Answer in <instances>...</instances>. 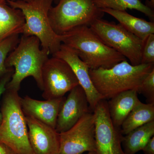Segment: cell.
I'll list each match as a JSON object with an SVG mask.
<instances>
[{"label":"cell","mask_w":154,"mask_h":154,"mask_svg":"<svg viewBox=\"0 0 154 154\" xmlns=\"http://www.w3.org/2000/svg\"><path fill=\"white\" fill-rule=\"evenodd\" d=\"M14 72V69L9 72L2 78H0V103H1L2 96L6 91V86L11 80ZM2 115L0 110V124L2 123Z\"/></svg>","instance_id":"cell-24"},{"label":"cell","mask_w":154,"mask_h":154,"mask_svg":"<svg viewBox=\"0 0 154 154\" xmlns=\"http://www.w3.org/2000/svg\"><path fill=\"white\" fill-rule=\"evenodd\" d=\"M25 116L33 154H59L60 133L55 128L32 116Z\"/></svg>","instance_id":"cell-12"},{"label":"cell","mask_w":154,"mask_h":154,"mask_svg":"<svg viewBox=\"0 0 154 154\" xmlns=\"http://www.w3.org/2000/svg\"><path fill=\"white\" fill-rule=\"evenodd\" d=\"M98 8L110 9L119 11L127 9L135 10L143 13L152 21H154L153 9L144 5L140 0H93Z\"/></svg>","instance_id":"cell-20"},{"label":"cell","mask_w":154,"mask_h":154,"mask_svg":"<svg viewBox=\"0 0 154 154\" xmlns=\"http://www.w3.org/2000/svg\"><path fill=\"white\" fill-rule=\"evenodd\" d=\"M154 135V120L136 128L123 136L122 147L125 154H136Z\"/></svg>","instance_id":"cell-18"},{"label":"cell","mask_w":154,"mask_h":154,"mask_svg":"<svg viewBox=\"0 0 154 154\" xmlns=\"http://www.w3.org/2000/svg\"><path fill=\"white\" fill-rule=\"evenodd\" d=\"M59 154H82L96 152L95 121L94 113L83 116L67 131L60 133Z\"/></svg>","instance_id":"cell-10"},{"label":"cell","mask_w":154,"mask_h":154,"mask_svg":"<svg viewBox=\"0 0 154 154\" xmlns=\"http://www.w3.org/2000/svg\"><path fill=\"white\" fill-rule=\"evenodd\" d=\"M42 97L45 100L63 97L79 85L67 63L54 56L49 58L45 64L42 70Z\"/></svg>","instance_id":"cell-8"},{"label":"cell","mask_w":154,"mask_h":154,"mask_svg":"<svg viewBox=\"0 0 154 154\" xmlns=\"http://www.w3.org/2000/svg\"><path fill=\"white\" fill-rule=\"evenodd\" d=\"M18 92L6 89L2 96L0 103L2 115L0 124V143L8 146L17 154H33Z\"/></svg>","instance_id":"cell-4"},{"label":"cell","mask_w":154,"mask_h":154,"mask_svg":"<svg viewBox=\"0 0 154 154\" xmlns=\"http://www.w3.org/2000/svg\"><path fill=\"white\" fill-rule=\"evenodd\" d=\"M0 154H17L8 146L0 143Z\"/></svg>","instance_id":"cell-26"},{"label":"cell","mask_w":154,"mask_h":154,"mask_svg":"<svg viewBox=\"0 0 154 154\" xmlns=\"http://www.w3.org/2000/svg\"><path fill=\"white\" fill-rule=\"evenodd\" d=\"M69 92L58 115L55 129L59 133L68 130L83 116L91 112L85 93L80 85Z\"/></svg>","instance_id":"cell-11"},{"label":"cell","mask_w":154,"mask_h":154,"mask_svg":"<svg viewBox=\"0 0 154 154\" xmlns=\"http://www.w3.org/2000/svg\"><path fill=\"white\" fill-rule=\"evenodd\" d=\"M19 40V35H15L0 42V78L9 72L13 68H8L5 66V61L8 55L16 48Z\"/></svg>","instance_id":"cell-21"},{"label":"cell","mask_w":154,"mask_h":154,"mask_svg":"<svg viewBox=\"0 0 154 154\" xmlns=\"http://www.w3.org/2000/svg\"><path fill=\"white\" fill-rule=\"evenodd\" d=\"M137 92L146 97L148 103L154 104V68L144 78Z\"/></svg>","instance_id":"cell-22"},{"label":"cell","mask_w":154,"mask_h":154,"mask_svg":"<svg viewBox=\"0 0 154 154\" xmlns=\"http://www.w3.org/2000/svg\"><path fill=\"white\" fill-rule=\"evenodd\" d=\"M90 27L106 45L129 61L131 64H141L144 41L120 24L102 19H96Z\"/></svg>","instance_id":"cell-7"},{"label":"cell","mask_w":154,"mask_h":154,"mask_svg":"<svg viewBox=\"0 0 154 154\" xmlns=\"http://www.w3.org/2000/svg\"><path fill=\"white\" fill-rule=\"evenodd\" d=\"M154 68L152 64L132 65L126 60L110 68L89 69V72L96 91L106 100L125 91H137L144 78Z\"/></svg>","instance_id":"cell-3"},{"label":"cell","mask_w":154,"mask_h":154,"mask_svg":"<svg viewBox=\"0 0 154 154\" xmlns=\"http://www.w3.org/2000/svg\"><path fill=\"white\" fill-rule=\"evenodd\" d=\"M60 38L62 44L73 50L89 69L110 68L127 60L106 45L90 26L76 27L60 35Z\"/></svg>","instance_id":"cell-2"},{"label":"cell","mask_w":154,"mask_h":154,"mask_svg":"<svg viewBox=\"0 0 154 154\" xmlns=\"http://www.w3.org/2000/svg\"><path fill=\"white\" fill-rule=\"evenodd\" d=\"M65 97L40 101L26 96L20 98V104L25 116L36 119L55 128L58 115Z\"/></svg>","instance_id":"cell-14"},{"label":"cell","mask_w":154,"mask_h":154,"mask_svg":"<svg viewBox=\"0 0 154 154\" xmlns=\"http://www.w3.org/2000/svg\"><path fill=\"white\" fill-rule=\"evenodd\" d=\"M149 3V5H150V7L152 9L154 6V0H150Z\"/></svg>","instance_id":"cell-27"},{"label":"cell","mask_w":154,"mask_h":154,"mask_svg":"<svg viewBox=\"0 0 154 154\" xmlns=\"http://www.w3.org/2000/svg\"><path fill=\"white\" fill-rule=\"evenodd\" d=\"M8 4L22 11L25 23L23 35L36 36L41 47L53 55L60 48V35L52 29L50 22L49 11L54 0H33L30 2L6 0Z\"/></svg>","instance_id":"cell-5"},{"label":"cell","mask_w":154,"mask_h":154,"mask_svg":"<svg viewBox=\"0 0 154 154\" xmlns=\"http://www.w3.org/2000/svg\"><path fill=\"white\" fill-rule=\"evenodd\" d=\"M144 154H154V137L150 139L142 149Z\"/></svg>","instance_id":"cell-25"},{"label":"cell","mask_w":154,"mask_h":154,"mask_svg":"<svg viewBox=\"0 0 154 154\" xmlns=\"http://www.w3.org/2000/svg\"><path fill=\"white\" fill-rule=\"evenodd\" d=\"M65 61L74 72L79 84L86 95L89 107L93 111L96 105L103 98L96 91L90 74L89 69L73 50L63 44L59 50L52 55Z\"/></svg>","instance_id":"cell-13"},{"label":"cell","mask_w":154,"mask_h":154,"mask_svg":"<svg viewBox=\"0 0 154 154\" xmlns=\"http://www.w3.org/2000/svg\"><path fill=\"white\" fill-rule=\"evenodd\" d=\"M11 1H23V2H31V1H33V0H11Z\"/></svg>","instance_id":"cell-28"},{"label":"cell","mask_w":154,"mask_h":154,"mask_svg":"<svg viewBox=\"0 0 154 154\" xmlns=\"http://www.w3.org/2000/svg\"><path fill=\"white\" fill-rule=\"evenodd\" d=\"M87 154H96V152H89Z\"/></svg>","instance_id":"cell-29"},{"label":"cell","mask_w":154,"mask_h":154,"mask_svg":"<svg viewBox=\"0 0 154 154\" xmlns=\"http://www.w3.org/2000/svg\"><path fill=\"white\" fill-rule=\"evenodd\" d=\"M137 94L136 90L125 91L107 102L110 118L116 128H120L131 111L141 102Z\"/></svg>","instance_id":"cell-15"},{"label":"cell","mask_w":154,"mask_h":154,"mask_svg":"<svg viewBox=\"0 0 154 154\" xmlns=\"http://www.w3.org/2000/svg\"><path fill=\"white\" fill-rule=\"evenodd\" d=\"M40 46V41L36 36L22 35L17 46L6 60V66L14 68L6 89L19 91L23 80L31 76L38 88L43 91L42 70L50 54Z\"/></svg>","instance_id":"cell-1"},{"label":"cell","mask_w":154,"mask_h":154,"mask_svg":"<svg viewBox=\"0 0 154 154\" xmlns=\"http://www.w3.org/2000/svg\"><path fill=\"white\" fill-rule=\"evenodd\" d=\"M154 120V104L140 102L127 116L121 127V133L126 135L132 130Z\"/></svg>","instance_id":"cell-19"},{"label":"cell","mask_w":154,"mask_h":154,"mask_svg":"<svg viewBox=\"0 0 154 154\" xmlns=\"http://www.w3.org/2000/svg\"><path fill=\"white\" fill-rule=\"evenodd\" d=\"M25 21L22 11L0 0V42L15 35L22 34Z\"/></svg>","instance_id":"cell-16"},{"label":"cell","mask_w":154,"mask_h":154,"mask_svg":"<svg viewBox=\"0 0 154 154\" xmlns=\"http://www.w3.org/2000/svg\"><path fill=\"white\" fill-rule=\"evenodd\" d=\"M59 0H54V2L56 3V4H57Z\"/></svg>","instance_id":"cell-30"},{"label":"cell","mask_w":154,"mask_h":154,"mask_svg":"<svg viewBox=\"0 0 154 154\" xmlns=\"http://www.w3.org/2000/svg\"><path fill=\"white\" fill-rule=\"evenodd\" d=\"M104 13L109 14L116 19L119 24L128 31L144 41L151 34H154L153 22H148L130 15L126 11H119L110 9H102Z\"/></svg>","instance_id":"cell-17"},{"label":"cell","mask_w":154,"mask_h":154,"mask_svg":"<svg viewBox=\"0 0 154 154\" xmlns=\"http://www.w3.org/2000/svg\"><path fill=\"white\" fill-rule=\"evenodd\" d=\"M141 64H154V34L149 35L144 41Z\"/></svg>","instance_id":"cell-23"},{"label":"cell","mask_w":154,"mask_h":154,"mask_svg":"<svg viewBox=\"0 0 154 154\" xmlns=\"http://www.w3.org/2000/svg\"><path fill=\"white\" fill-rule=\"evenodd\" d=\"M105 13L93 0H59L49 11L50 22L56 34L61 35L79 26H90Z\"/></svg>","instance_id":"cell-6"},{"label":"cell","mask_w":154,"mask_h":154,"mask_svg":"<svg viewBox=\"0 0 154 154\" xmlns=\"http://www.w3.org/2000/svg\"><path fill=\"white\" fill-rule=\"evenodd\" d=\"M93 113L95 121L96 154H125L122 149L123 135L113 124L109 115L107 102L101 100Z\"/></svg>","instance_id":"cell-9"}]
</instances>
